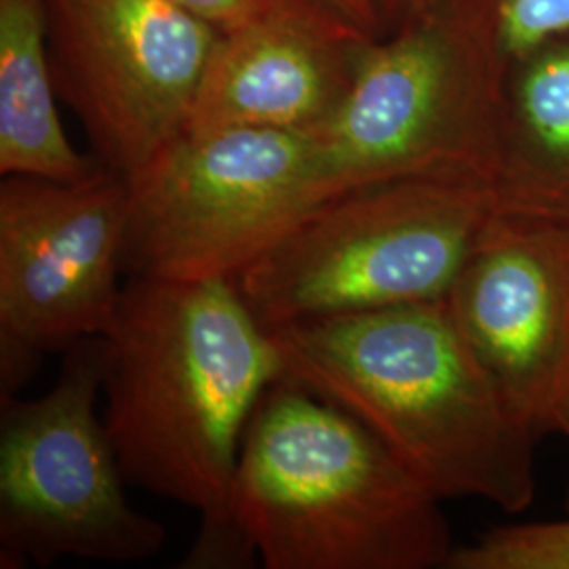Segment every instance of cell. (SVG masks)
<instances>
[{
    "instance_id": "obj_1",
    "label": "cell",
    "mask_w": 569,
    "mask_h": 569,
    "mask_svg": "<svg viewBox=\"0 0 569 569\" xmlns=\"http://www.w3.org/2000/svg\"><path fill=\"white\" fill-rule=\"evenodd\" d=\"M232 279H129L106 333L103 425L127 483L201 515L183 568H249L232 498L244 432L284 378Z\"/></svg>"
},
{
    "instance_id": "obj_2",
    "label": "cell",
    "mask_w": 569,
    "mask_h": 569,
    "mask_svg": "<svg viewBox=\"0 0 569 569\" xmlns=\"http://www.w3.org/2000/svg\"><path fill=\"white\" fill-rule=\"evenodd\" d=\"M284 373L361 420L437 500L509 515L538 491L540 439L468 345L446 300L270 329Z\"/></svg>"
},
{
    "instance_id": "obj_3",
    "label": "cell",
    "mask_w": 569,
    "mask_h": 569,
    "mask_svg": "<svg viewBox=\"0 0 569 569\" xmlns=\"http://www.w3.org/2000/svg\"><path fill=\"white\" fill-rule=\"evenodd\" d=\"M232 509L268 569H435L456 549L437 500L369 428L281 378L244 432Z\"/></svg>"
},
{
    "instance_id": "obj_4",
    "label": "cell",
    "mask_w": 569,
    "mask_h": 569,
    "mask_svg": "<svg viewBox=\"0 0 569 569\" xmlns=\"http://www.w3.org/2000/svg\"><path fill=\"white\" fill-rule=\"evenodd\" d=\"M388 39H369L345 100L312 131L331 197L411 176L491 182L509 61L486 0H411Z\"/></svg>"
},
{
    "instance_id": "obj_5",
    "label": "cell",
    "mask_w": 569,
    "mask_h": 569,
    "mask_svg": "<svg viewBox=\"0 0 569 569\" xmlns=\"http://www.w3.org/2000/svg\"><path fill=\"white\" fill-rule=\"evenodd\" d=\"M493 213L479 178L367 183L315 207L234 284L266 329L446 300Z\"/></svg>"
},
{
    "instance_id": "obj_6",
    "label": "cell",
    "mask_w": 569,
    "mask_h": 569,
    "mask_svg": "<svg viewBox=\"0 0 569 569\" xmlns=\"http://www.w3.org/2000/svg\"><path fill=\"white\" fill-rule=\"evenodd\" d=\"M129 186L131 279H232L331 199L312 131H182Z\"/></svg>"
},
{
    "instance_id": "obj_7",
    "label": "cell",
    "mask_w": 569,
    "mask_h": 569,
    "mask_svg": "<svg viewBox=\"0 0 569 569\" xmlns=\"http://www.w3.org/2000/svg\"><path fill=\"white\" fill-rule=\"evenodd\" d=\"M103 373L106 336L84 338L47 395L0 397V568L133 563L163 550V523L129 502L98 416Z\"/></svg>"
},
{
    "instance_id": "obj_8",
    "label": "cell",
    "mask_w": 569,
    "mask_h": 569,
    "mask_svg": "<svg viewBox=\"0 0 569 569\" xmlns=\"http://www.w3.org/2000/svg\"><path fill=\"white\" fill-rule=\"evenodd\" d=\"M129 186L106 167L81 182L0 183V397L44 352L106 336L121 305Z\"/></svg>"
},
{
    "instance_id": "obj_9",
    "label": "cell",
    "mask_w": 569,
    "mask_h": 569,
    "mask_svg": "<svg viewBox=\"0 0 569 569\" xmlns=\"http://www.w3.org/2000/svg\"><path fill=\"white\" fill-rule=\"evenodd\" d=\"M58 93L131 180L183 129L220 32L169 0H44Z\"/></svg>"
},
{
    "instance_id": "obj_10",
    "label": "cell",
    "mask_w": 569,
    "mask_h": 569,
    "mask_svg": "<svg viewBox=\"0 0 569 569\" xmlns=\"http://www.w3.org/2000/svg\"><path fill=\"white\" fill-rule=\"evenodd\" d=\"M468 345L542 441L569 425V224L496 211L446 298Z\"/></svg>"
},
{
    "instance_id": "obj_11",
    "label": "cell",
    "mask_w": 569,
    "mask_h": 569,
    "mask_svg": "<svg viewBox=\"0 0 569 569\" xmlns=\"http://www.w3.org/2000/svg\"><path fill=\"white\" fill-rule=\"evenodd\" d=\"M366 41L323 0L220 32L183 131H317L345 100Z\"/></svg>"
},
{
    "instance_id": "obj_12",
    "label": "cell",
    "mask_w": 569,
    "mask_h": 569,
    "mask_svg": "<svg viewBox=\"0 0 569 569\" xmlns=\"http://www.w3.org/2000/svg\"><path fill=\"white\" fill-rule=\"evenodd\" d=\"M489 186L500 213L569 224V42L510 63Z\"/></svg>"
},
{
    "instance_id": "obj_13",
    "label": "cell",
    "mask_w": 569,
    "mask_h": 569,
    "mask_svg": "<svg viewBox=\"0 0 569 569\" xmlns=\"http://www.w3.org/2000/svg\"><path fill=\"white\" fill-rule=\"evenodd\" d=\"M44 0H0V173L81 182L103 169L70 143L56 103Z\"/></svg>"
},
{
    "instance_id": "obj_14",
    "label": "cell",
    "mask_w": 569,
    "mask_h": 569,
    "mask_svg": "<svg viewBox=\"0 0 569 569\" xmlns=\"http://www.w3.org/2000/svg\"><path fill=\"white\" fill-rule=\"evenodd\" d=\"M446 569H569V515L488 529L456 547Z\"/></svg>"
},
{
    "instance_id": "obj_15",
    "label": "cell",
    "mask_w": 569,
    "mask_h": 569,
    "mask_svg": "<svg viewBox=\"0 0 569 569\" xmlns=\"http://www.w3.org/2000/svg\"><path fill=\"white\" fill-rule=\"evenodd\" d=\"M498 53L521 60L569 34V0H486Z\"/></svg>"
},
{
    "instance_id": "obj_16",
    "label": "cell",
    "mask_w": 569,
    "mask_h": 569,
    "mask_svg": "<svg viewBox=\"0 0 569 569\" xmlns=\"http://www.w3.org/2000/svg\"><path fill=\"white\" fill-rule=\"evenodd\" d=\"M218 32H228L262 20L272 13L298 7L305 0H169Z\"/></svg>"
},
{
    "instance_id": "obj_17",
    "label": "cell",
    "mask_w": 569,
    "mask_h": 569,
    "mask_svg": "<svg viewBox=\"0 0 569 569\" xmlns=\"http://www.w3.org/2000/svg\"><path fill=\"white\" fill-rule=\"evenodd\" d=\"M345 20L359 28L369 39H378L382 32L385 13L380 0H323Z\"/></svg>"
},
{
    "instance_id": "obj_18",
    "label": "cell",
    "mask_w": 569,
    "mask_h": 569,
    "mask_svg": "<svg viewBox=\"0 0 569 569\" xmlns=\"http://www.w3.org/2000/svg\"><path fill=\"white\" fill-rule=\"evenodd\" d=\"M382 4V13L387 18V11H406L407 7L411 4V0H380Z\"/></svg>"
},
{
    "instance_id": "obj_19",
    "label": "cell",
    "mask_w": 569,
    "mask_h": 569,
    "mask_svg": "<svg viewBox=\"0 0 569 569\" xmlns=\"http://www.w3.org/2000/svg\"><path fill=\"white\" fill-rule=\"evenodd\" d=\"M563 439L569 443V425L566 428V432H563ZM566 515H569V486H568V496H566Z\"/></svg>"
}]
</instances>
